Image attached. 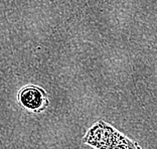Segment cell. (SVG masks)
<instances>
[{
  "mask_svg": "<svg viewBox=\"0 0 157 149\" xmlns=\"http://www.w3.org/2000/svg\"><path fill=\"white\" fill-rule=\"evenodd\" d=\"M105 133L107 137L104 139H99L95 137H86V141L90 144L95 145V147L100 149H140L136 147L137 145L132 141L128 140L126 137L121 136L114 129L109 126H105Z\"/></svg>",
  "mask_w": 157,
  "mask_h": 149,
  "instance_id": "cell-1",
  "label": "cell"
},
{
  "mask_svg": "<svg viewBox=\"0 0 157 149\" xmlns=\"http://www.w3.org/2000/svg\"><path fill=\"white\" fill-rule=\"evenodd\" d=\"M19 101L23 107L33 112L42 111L48 105V97L42 89L35 86H27L19 93Z\"/></svg>",
  "mask_w": 157,
  "mask_h": 149,
  "instance_id": "cell-2",
  "label": "cell"
}]
</instances>
